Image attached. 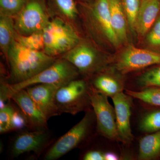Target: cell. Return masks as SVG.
<instances>
[{
	"label": "cell",
	"mask_w": 160,
	"mask_h": 160,
	"mask_svg": "<svg viewBox=\"0 0 160 160\" xmlns=\"http://www.w3.org/2000/svg\"><path fill=\"white\" fill-rule=\"evenodd\" d=\"M58 58L48 55L42 51L27 49L13 39L6 60L10 70L9 84L31 78L51 65Z\"/></svg>",
	"instance_id": "6da1fadb"
},
{
	"label": "cell",
	"mask_w": 160,
	"mask_h": 160,
	"mask_svg": "<svg viewBox=\"0 0 160 160\" xmlns=\"http://www.w3.org/2000/svg\"><path fill=\"white\" fill-rule=\"evenodd\" d=\"M45 47L43 52L54 58L60 57L80 42L77 29L64 20L51 18L43 29Z\"/></svg>",
	"instance_id": "7a4b0ae2"
},
{
	"label": "cell",
	"mask_w": 160,
	"mask_h": 160,
	"mask_svg": "<svg viewBox=\"0 0 160 160\" xmlns=\"http://www.w3.org/2000/svg\"><path fill=\"white\" fill-rule=\"evenodd\" d=\"M89 90V86L85 81L77 79L60 87L55 98L60 115H75L91 106Z\"/></svg>",
	"instance_id": "3957f363"
},
{
	"label": "cell",
	"mask_w": 160,
	"mask_h": 160,
	"mask_svg": "<svg viewBox=\"0 0 160 160\" xmlns=\"http://www.w3.org/2000/svg\"><path fill=\"white\" fill-rule=\"evenodd\" d=\"M78 70L71 63L63 58H58L54 62L33 77L22 82L9 84L10 98L12 93L29 86L40 84L64 85L76 79Z\"/></svg>",
	"instance_id": "277c9868"
},
{
	"label": "cell",
	"mask_w": 160,
	"mask_h": 160,
	"mask_svg": "<svg viewBox=\"0 0 160 160\" xmlns=\"http://www.w3.org/2000/svg\"><path fill=\"white\" fill-rule=\"evenodd\" d=\"M51 19L46 0H26L20 13L13 18L16 31L27 36L43 30Z\"/></svg>",
	"instance_id": "5b68a950"
},
{
	"label": "cell",
	"mask_w": 160,
	"mask_h": 160,
	"mask_svg": "<svg viewBox=\"0 0 160 160\" xmlns=\"http://www.w3.org/2000/svg\"><path fill=\"white\" fill-rule=\"evenodd\" d=\"M92 112H87L78 123L58 139L46 152L45 159H58L77 148L89 133L94 118Z\"/></svg>",
	"instance_id": "8992f818"
},
{
	"label": "cell",
	"mask_w": 160,
	"mask_h": 160,
	"mask_svg": "<svg viewBox=\"0 0 160 160\" xmlns=\"http://www.w3.org/2000/svg\"><path fill=\"white\" fill-rule=\"evenodd\" d=\"M91 105L97 121L98 131L112 141H120L118 135L114 107L108 101V97L89 86Z\"/></svg>",
	"instance_id": "52a82bcc"
},
{
	"label": "cell",
	"mask_w": 160,
	"mask_h": 160,
	"mask_svg": "<svg viewBox=\"0 0 160 160\" xmlns=\"http://www.w3.org/2000/svg\"><path fill=\"white\" fill-rule=\"evenodd\" d=\"M155 65H160V52L129 46L118 58L116 67L125 74Z\"/></svg>",
	"instance_id": "ba28073f"
},
{
	"label": "cell",
	"mask_w": 160,
	"mask_h": 160,
	"mask_svg": "<svg viewBox=\"0 0 160 160\" xmlns=\"http://www.w3.org/2000/svg\"><path fill=\"white\" fill-rule=\"evenodd\" d=\"M71 63L83 74L98 71L103 62L95 49L88 43L80 41L71 50L60 57Z\"/></svg>",
	"instance_id": "9c48e42d"
},
{
	"label": "cell",
	"mask_w": 160,
	"mask_h": 160,
	"mask_svg": "<svg viewBox=\"0 0 160 160\" xmlns=\"http://www.w3.org/2000/svg\"><path fill=\"white\" fill-rule=\"evenodd\" d=\"M78 3L88 11L94 27L113 46H118L120 42L112 27L108 0H95L89 4Z\"/></svg>",
	"instance_id": "30bf717a"
},
{
	"label": "cell",
	"mask_w": 160,
	"mask_h": 160,
	"mask_svg": "<svg viewBox=\"0 0 160 160\" xmlns=\"http://www.w3.org/2000/svg\"><path fill=\"white\" fill-rule=\"evenodd\" d=\"M111 98L115 111L117 128L120 141L124 144H130L134 138L130 125L132 98L122 92Z\"/></svg>",
	"instance_id": "8fae6325"
},
{
	"label": "cell",
	"mask_w": 160,
	"mask_h": 160,
	"mask_svg": "<svg viewBox=\"0 0 160 160\" xmlns=\"http://www.w3.org/2000/svg\"><path fill=\"white\" fill-rule=\"evenodd\" d=\"M63 85L40 84L26 88L30 97L46 119L60 115L56 104V95Z\"/></svg>",
	"instance_id": "7c38bea8"
},
{
	"label": "cell",
	"mask_w": 160,
	"mask_h": 160,
	"mask_svg": "<svg viewBox=\"0 0 160 160\" xmlns=\"http://www.w3.org/2000/svg\"><path fill=\"white\" fill-rule=\"evenodd\" d=\"M11 99L22 112L30 129L32 130L47 129L48 120L40 111L26 89H21L12 93Z\"/></svg>",
	"instance_id": "4fadbf2b"
},
{
	"label": "cell",
	"mask_w": 160,
	"mask_h": 160,
	"mask_svg": "<svg viewBox=\"0 0 160 160\" xmlns=\"http://www.w3.org/2000/svg\"><path fill=\"white\" fill-rule=\"evenodd\" d=\"M49 136L46 129L25 132L18 135L12 143L11 153L17 157L26 152L38 153L48 144Z\"/></svg>",
	"instance_id": "5bb4252c"
},
{
	"label": "cell",
	"mask_w": 160,
	"mask_h": 160,
	"mask_svg": "<svg viewBox=\"0 0 160 160\" xmlns=\"http://www.w3.org/2000/svg\"><path fill=\"white\" fill-rule=\"evenodd\" d=\"M160 13V0H141L135 31L141 36L147 34Z\"/></svg>",
	"instance_id": "9a60e30c"
},
{
	"label": "cell",
	"mask_w": 160,
	"mask_h": 160,
	"mask_svg": "<svg viewBox=\"0 0 160 160\" xmlns=\"http://www.w3.org/2000/svg\"><path fill=\"white\" fill-rule=\"evenodd\" d=\"M46 1L51 18H60L76 28L73 22L77 19L80 14L76 0H46Z\"/></svg>",
	"instance_id": "2e32d148"
},
{
	"label": "cell",
	"mask_w": 160,
	"mask_h": 160,
	"mask_svg": "<svg viewBox=\"0 0 160 160\" xmlns=\"http://www.w3.org/2000/svg\"><path fill=\"white\" fill-rule=\"evenodd\" d=\"M112 23L120 42H124L127 39V19L121 0H108Z\"/></svg>",
	"instance_id": "e0dca14e"
},
{
	"label": "cell",
	"mask_w": 160,
	"mask_h": 160,
	"mask_svg": "<svg viewBox=\"0 0 160 160\" xmlns=\"http://www.w3.org/2000/svg\"><path fill=\"white\" fill-rule=\"evenodd\" d=\"M160 155V130L152 132L141 139L139 142V159H155Z\"/></svg>",
	"instance_id": "ac0fdd59"
},
{
	"label": "cell",
	"mask_w": 160,
	"mask_h": 160,
	"mask_svg": "<svg viewBox=\"0 0 160 160\" xmlns=\"http://www.w3.org/2000/svg\"><path fill=\"white\" fill-rule=\"evenodd\" d=\"M92 86L98 91L112 98L122 92L124 89L122 83L116 78L107 74L98 76L93 81Z\"/></svg>",
	"instance_id": "d6986e66"
},
{
	"label": "cell",
	"mask_w": 160,
	"mask_h": 160,
	"mask_svg": "<svg viewBox=\"0 0 160 160\" xmlns=\"http://www.w3.org/2000/svg\"><path fill=\"white\" fill-rule=\"evenodd\" d=\"M15 31L13 18L0 15V48L6 61L14 39Z\"/></svg>",
	"instance_id": "ffe728a7"
},
{
	"label": "cell",
	"mask_w": 160,
	"mask_h": 160,
	"mask_svg": "<svg viewBox=\"0 0 160 160\" xmlns=\"http://www.w3.org/2000/svg\"><path fill=\"white\" fill-rule=\"evenodd\" d=\"M14 39L22 46L27 49L37 51L44 50L45 41L43 29L27 36L19 34L15 30Z\"/></svg>",
	"instance_id": "44dd1931"
},
{
	"label": "cell",
	"mask_w": 160,
	"mask_h": 160,
	"mask_svg": "<svg viewBox=\"0 0 160 160\" xmlns=\"http://www.w3.org/2000/svg\"><path fill=\"white\" fill-rule=\"evenodd\" d=\"M126 93L132 98L137 99L144 102L160 106V88L149 87L140 91L126 90Z\"/></svg>",
	"instance_id": "7402d4cb"
},
{
	"label": "cell",
	"mask_w": 160,
	"mask_h": 160,
	"mask_svg": "<svg viewBox=\"0 0 160 160\" xmlns=\"http://www.w3.org/2000/svg\"><path fill=\"white\" fill-rule=\"evenodd\" d=\"M127 23L131 30H135L136 22L139 10L141 0H121Z\"/></svg>",
	"instance_id": "603a6c76"
},
{
	"label": "cell",
	"mask_w": 160,
	"mask_h": 160,
	"mask_svg": "<svg viewBox=\"0 0 160 160\" xmlns=\"http://www.w3.org/2000/svg\"><path fill=\"white\" fill-rule=\"evenodd\" d=\"M141 131L144 132H155L160 130V110H155L146 114L140 124Z\"/></svg>",
	"instance_id": "cb8c5ba5"
},
{
	"label": "cell",
	"mask_w": 160,
	"mask_h": 160,
	"mask_svg": "<svg viewBox=\"0 0 160 160\" xmlns=\"http://www.w3.org/2000/svg\"><path fill=\"white\" fill-rule=\"evenodd\" d=\"M26 0H0V15L14 18L23 9Z\"/></svg>",
	"instance_id": "d4e9b609"
},
{
	"label": "cell",
	"mask_w": 160,
	"mask_h": 160,
	"mask_svg": "<svg viewBox=\"0 0 160 160\" xmlns=\"http://www.w3.org/2000/svg\"><path fill=\"white\" fill-rule=\"evenodd\" d=\"M141 86L146 88H160V66L149 69L143 73L139 79Z\"/></svg>",
	"instance_id": "484cf974"
},
{
	"label": "cell",
	"mask_w": 160,
	"mask_h": 160,
	"mask_svg": "<svg viewBox=\"0 0 160 160\" xmlns=\"http://www.w3.org/2000/svg\"><path fill=\"white\" fill-rule=\"evenodd\" d=\"M146 40L156 51L160 52V13L146 34Z\"/></svg>",
	"instance_id": "4316f807"
},
{
	"label": "cell",
	"mask_w": 160,
	"mask_h": 160,
	"mask_svg": "<svg viewBox=\"0 0 160 160\" xmlns=\"http://www.w3.org/2000/svg\"><path fill=\"white\" fill-rule=\"evenodd\" d=\"M13 106L9 103L0 109V133H6L12 131L11 120Z\"/></svg>",
	"instance_id": "83f0119b"
},
{
	"label": "cell",
	"mask_w": 160,
	"mask_h": 160,
	"mask_svg": "<svg viewBox=\"0 0 160 160\" xmlns=\"http://www.w3.org/2000/svg\"><path fill=\"white\" fill-rule=\"evenodd\" d=\"M28 127V122L25 115L21 109L13 107L12 116V131L21 130L25 127Z\"/></svg>",
	"instance_id": "f1b7e54d"
},
{
	"label": "cell",
	"mask_w": 160,
	"mask_h": 160,
	"mask_svg": "<svg viewBox=\"0 0 160 160\" xmlns=\"http://www.w3.org/2000/svg\"><path fill=\"white\" fill-rule=\"evenodd\" d=\"M10 99L9 83L6 82H1L0 89V109H3L7 106L8 100Z\"/></svg>",
	"instance_id": "f546056e"
},
{
	"label": "cell",
	"mask_w": 160,
	"mask_h": 160,
	"mask_svg": "<svg viewBox=\"0 0 160 160\" xmlns=\"http://www.w3.org/2000/svg\"><path fill=\"white\" fill-rule=\"evenodd\" d=\"M84 160H105L104 153L98 150H92L86 152L83 157Z\"/></svg>",
	"instance_id": "4dcf8cb0"
},
{
	"label": "cell",
	"mask_w": 160,
	"mask_h": 160,
	"mask_svg": "<svg viewBox=\"0 0 160 160\" xmlns=\"http://www.w3.org/2000/svg\"><path fill=\"white\" fill-rule=\"evenodd\" d=\"M105 160H118L119 159L117 154L112 152L104 153Z\"/></svg>",
	"instance_id": "1f68e13d"
},
{
	"label": "cell",
	"mask_w": 160,
	"mask_h": 160,
	"mask_svg": "<svg viewBox=\"0 0 160 160\" xmlns=\"http://www.w3.org/2000/svg\"><path fill=\"white\" fill-rule=\"evenodd\" d=\"M78 2L84 3V4H89L94 2L95 0H76Z\"/></svg>",
	"instance_id": "d6a6232c"
}]
</instances>
